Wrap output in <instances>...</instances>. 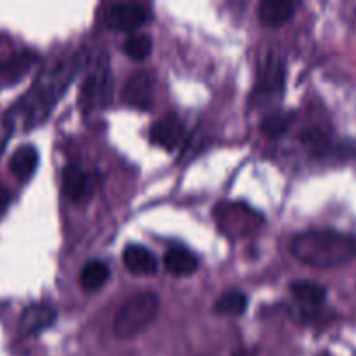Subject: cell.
<instances>
[{
	"instance_id": "cell-5",
	"label": "cell",
	"mask_w": 356,
	"mask_h": 356,
	"mask_svg": "<svg viewBox=\"0 0 356 356\" xmlns=\"http://www.w3.org/2000/svg\"><path fill=\"white\" fill-rule=\"evenodd\" d=\"M184 125L177 117H163L153 124L149 139L153 145L160 146L163 149H174L183 139Z\"/></svg>"
},
{
	"instance_id": "cell-8",
	"label": "cell",
	"mask_w": 356,
	"mask_h": 356,
	"mask_svg": "<svg viewBox=\"0 0 356 356\" xmlns=\"http://www.w3.org/2000/svg\"><path fill=\"white\" fill-rule=\"evenodd\" d=\"M163 266L172 277H190L198 270V257L183 247H172L163 257Z\"/></svg>"
},
{
	"instance_id": "cell-13",
	"label": "cell",
	"mask_w": 356,
	"mask_h": 356,
	"mask_svg": "<svg viewBox=\"0 0 356 356\" xmlns=\"http://www.w3.org/2000/svg\"><path fill=\"white\" fill-rule=\"evenodd\" d=\"M110 278V270L101 261H90L80 271V287L86 292H96L103 287Z\"/></svg>"
},
{
	"instance_id": "cell-19",
	"label": "cell",
	"mask_w": 356,
	"mask_h": 356,
	"mask_svg": "<svg viewBox=\"0 0 356 356\" xmlns=\"http://www.w3.org/2000/svg\"><path fill=\"white\" fill-rule=\"evenodd\" d=\"M233 356H250V355L247 353V351H238V353H236V355H233Z\"/></svg>"
},
{
	"instance_id": "cell-1",
	"label": "cell",
	"mask_w": 356,
	"mask_h": 356,
	"mask_svg": "<svg viewBox=\"0 0 356 356\" xmlns=\"http://www.w3.org/2000/svg\"><path fill=\"white\" fill-rule=\"evenodd\" d=\"M291 254L306 266L336 268L356 259V238L334 229H308L294 236Z\"/></svg>"
},
{
	"instance_id": "cell-7",
	"label": "cell",
	"mask_w": 356,
	"mask_h": 356,
	"mask_svg": "<svg viewBox=\"0 0 356 356\" xmlns=\"http://www.w3.org/2000/svg\"><path fill=\"white\" fill-rule=\"evenodd\" d=\"M296 7L298 6L291 0H264L257 7V16H259L261 23L266 26L278 28L292 19Z\"/></svg>"
},
{
	"instance_id": "cell-12",
	"label": "cell",
	"mask_w": 356,
	"mask_h": 356,
	"mask_svg": "<svg viewBox=\"0 0 356 356\" xmlns=\"http://www.w3.org/2000/svg\"><path fill=\"white\" fill-rule=\"evenodd\" d=\"M291 292L306 308H318L327 298V289L315 282H294L291 285Z\"/></svg>"
},
{
	"instance_id": "cell-17",
	"label": "cell",
	"mask_w": 356,
	"mask_h": 356,
	"mask_svg": "<svg viewBox=\"0 0 356 356\" xmlns=\"http://www.w3.org/2000/svg\"><path fill=\"white\" fill-rule=\"evenodd\" d=\"M282 83H284L282 66L277 65V63H270L264 68L263 82L259 86V96H275L282 90Z\"/></svg>"
},
{
	"instance_id": "cell-9",
	"label": "cell",
	"mask_w": 356,
	"mask_h": 356,
	"mask_svg": "<svg viewBox=\"0 0 356 356\" xmlns=\"http://www.w3.org/2000/svg\"><path fill=\"white\" fill-rule=\"evenodd\" d=\"M56 320V312L49 306L44 305H35L30 306L23 312L19 318L21 332L33 336V334L42 332L44 329L51 327Z\"/></svg>"
},
{
	"instance_id": "cell-11",
	"label": "cell",
	"mask_w": 356,
	"mask_h": 356,
	"mask_svg": "<svg viewBox=\"0 0 356 356\" xmlns=\"http://www.w3.org/2000/svg\"><path fill=\"white\" fill-rule=\"evenodd\" d=\"M63 191L73 202H80L89 191V177L80 167L68 165L63 170Z\"/></svg>"
},
{
	"instance_id": "cell-14",
	"label": "cell",
	"mask_w": 356,
	"mask_h": 356,
	"mask_svg": "<svg viewBox=\"0 0 356 356\" xmlns=\"http://www.w3.org/2000/svg\"><path fill=\"white\" fill-rule=\"evenodd\" d=\"M247 302H249L247 296L242 291L233 289V291L225 292V294L216 299L214 313L225 316H240L242 313H245Z\"/></svg>"
},
{
	"instance_id": "cell-4",
	"label": "cell",
	"mask_w": 356,
	"mask_h": 356,
	"mask_svg": "<svg viewBox=\"0 0 356 356\" xmlns=\"http://www.w3.org/2000/svg\"><path fill=\"white\" fill-rule=\"evenodd\" d=\"M153 76L148 72H138L127 80L124 101L136 110H149L153 103Z\"/></svg>"
},
{
	"instance_id": "cell-18",
	"label": "cell",
	"mask_w": 356,
	"mask_h": 356,
	"mask_svg": "<svg viewBox=\"0 0 356 356\" xmlns=\"http://www.w3.org/2000/svg\"><path fill=\"white\" fill-rule=\"evenodd\" d=\"M30 58H24V56H19V58H14L13 61L9 63V65L6 66V72L9 73V75L13 76H21L24 72H26V68L30 66Z\"/></svg>"
},
{
	"instance_id": "cell-2",
	"label": "cell",
	"mask_w": 356,
	"mask_h": 356,
	"mask_svg": "<svg viewBox=\"0 0 356 356\" xmlns=\"http://www.w3.org/2000/svg\"><path fill=\"white\" fill-rule=\"evenodd\" d=\"M160 299L155 292L145 291L131 296L118 308L113 322V332L118 339H131L148 329L156 318Z\"/></svg>"
},
{
	"instance_id": "cell-15",
	"label": "cell",
	"mask_w": 356,
	"mask_h": 356,
	"mask_svg": "<svg viewBox=\"0 0 356 356\" xmlns=\"http://www.w3.org/2000/svg\"><path fill=\"white\" fill-rule=\"evenodd\" d=\"M153 49V42L148 35L145 33H132L131 37H127L124 45V51L132 61H143L149 56Z\"/></svg>"
},
{
	"instance_id": "cell-3",
	"label": "cell",
	"mask_w": 356,
	"mask_h": 356,
	"mask_svg": "<svg viewBox=\"0 0 356 356\" xmlns=\"http://www.w3.org/2000/svg\"><path fill=\"white\" fill-rule=\"evenodd\" d=\"M104 21L113 31H132L148 21V13L139 3H117L108 10Z\"/></svg>"
},
{
	"instance_id": "cell-10",
	"label": "cell",
	"mask_w": 356,
	"mask_h": 356,
	"mask_svg": "<svg viewBox=\"0 0 356 356\" xmlns=\"http://www.w3.org/2000/svg\"><path fill=\"white\" fill-rule=\"evenodd\" d=\"M38 165V152L33 146H21L10 156V172L19 181H28L35 174Z\"/></svg>"
},
{
	"instance_id": "cell-16",
	"label": "cell",
	"mask_w": 356,
	"mask_h": 356,
	"mask_svg": "<svg viewBox=\"0 0 356 356\" xmlns=\"http://www.w3.org/2000/svg\"><path fill=\"white\" fill-rule=\"evenodd\" d=\"M292 120H294V113H287V111H275L270 113L261 124V131L270 138H278L284 134L289 127H291Z\"/></svg>"
},
{
	"instance_id": "cell-6",
	"label": "cell",
	"mask_w": 356,
	"mask_h": 356,
	"mask_svg": "<svg viewBox=\"0 0 356 356\" xmlns=\"http://www.w3.org/2000/svg\"><path fill=\"white\" fill-rule=\"evenodd\" d=\"M125 270L136 277H149L156 273V259L146 247L127 245L122 254Z\"/></svg>"
}]
</instances>
